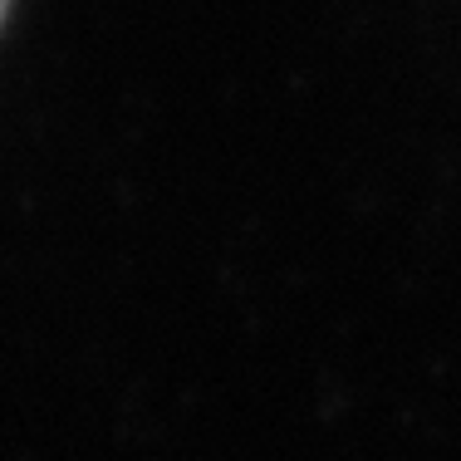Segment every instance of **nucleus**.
<instances>
[{"label":"nucleus","mask_w":461,"mask_h":461,"mask_svg":"<svg viewBox=\"0 0 461 461\" xmlns=\"http://www.w3.org/2000/svg\"><path fill=\"white\" fill-rule=\"evenodd\" d=\"M5 10H10V0H0V25H5Z\"/></svg>","instance_id":"1"}]
</instances>
